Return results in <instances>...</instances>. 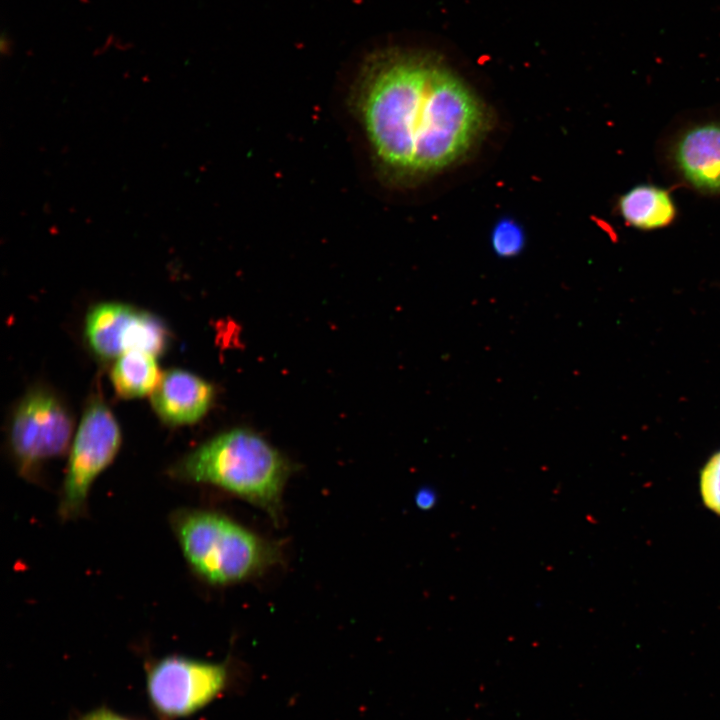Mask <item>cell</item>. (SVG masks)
<instances>
[{"label": "cell", "instance_id": "6da1fadb", "mask_svg": "<svg viewBox=\"0 0 720 720\" xmlns=\"http://www.w3.org/2000/svg\"><path fill=\"white\" fill-rule=\"evenodd\" d=\"M353 111L377 171L415 182L464 159L484 136L488 111L453 72L424 57L375 53L352 91Z\"/></svg>", "mask_w": 720, "mask_h": 720}, {"label": "cell", "instance_id": "7a4b0ae2", "mask_svg": "<svg viewBox=\"0 0 720 720\" xmlns=\"http://www.w3.org/2000/svg\"><path fill=\"white\" fill-rule=\"evenodd\" d=\"M173 472L184 480L219 487L262 509L276 522L291 465L256 432L234 428L201 444Z\"/></svg>", "mask_w": 720, "mask_h": 720}, {"label": "cell", "instance_id": "3957f363", "mask_svg": "<svg viewBox=\"0 0 720 720\" xmlns=\"http://www.w3.org/2000/svg\"><path fill=\"white\" fill-rule=\"evenodd\" d=\"M171 525L191 568L213 585L257 576L281 557L278 544L218 512L182 509Z\"/></svg>", "mask_w": 720, "mask_h": 720}, {"label": "cell", "instance_id": "277c9868", "mask_svg": "<svg viewBox=\"0 0 720 720\" xmlns=\"http://www.w3.org/2000/svg\"><path fill=\"white\" fill-rule=\"evenodd\" d=\"M656 160L673 184L720 198V106L675 116L657 140Z\"/></svg>", "mask_w": 720, "mask_h": 720}, {"label": "cell", "instance_id": "5b68a950", "mask_svg": "<svg viewBox=\"0 0 720 720\" xmlns=\"http://www.w3.org/2000/svg\"><path fill=\"white\" fill-rule=\"evenodd\" d=\"M120 445L121 430L115 416L102 400H91L71 446L59 503L63 519L80 515L93 482L113 461Z\"/></svg>", "mask_w": 720, "mask_h": 720}, {"label": "cell", "instance_id": "8992f818", "mask_svg": "<svg viewBox=\"0 0 720 720\" xmlns=\"http://www.w3.org/2000/svg\"><path fill=\"white\" fill-rule=\"evenodd\" d=\"M73 431L68 408L45 388L29 391L18 403L10 422L9 443L25 474L67 449Z\"/></svg>", "mask_w": 720, "mask_h": 720}, {"label": "cell", "instance_id": "52a82bcc", "mask_svg": "<svg viewBox=\"0 0 720 720\" xmlns=\"http://www.w3.org/2000/svg\"><path fill=\"white\" fill-rule=\"evenodd\" d=\"M223 664L183 656H167L147 670L146 691L150 704L162 718L189 716L211 702L224 688Z\"/></svg>", "mask_w": 720, "mask_h": 720}, {"label": "cell", "instance_id": "ba28073f", "mask_svg": "<svg viewBox=\"0 0 720 720\" xmlns=\"http://www.w3.org/2000/svg\"><path fill=\"white\" fill-rule=\"evenodd\" d=\"M213 399L214 388L209 382L182 369L165 371L151 393L155 413L163 422L174 426L199 421Z\"/></svg>", "mask_w": 720, "mask_h": 720}, {"label": "cell", "instance_id": "9c48e42d", "mask_svg": "<svg viewBox=\"0 0 720 720\" xmlns=\"http://www.w3.org/2000/svg\"><path fill=\"white\" fill-rule=\"evenodd\" d=\"M615 210L627 226L643 232L668 228L679 215L671 191L652 183L635 185L619 195Z\"/></svg>", "mask_w": 720, "mask_h": 720}, {"label": "cell", "instance_id": "30bf717a", "mask_svg": "<svg viewBox=\"0 0 720 720\" xmlns=\"http://www.w3.org/2000/svg\"><path fill=\"white\" fill-rule=\"evenodd\" d=\"M135 308L116 302L100 303L90 309L85 321L89 347L100 358L109 360L124 353L123 336Z\"/></svg>", "mask_w": 720, "mask_h": 720}, {"label": "cell", "instance_id": "8fae6325", "mask_svg": "<svg viewBox=\"0 0 720 720\" xmlns=\"http://www.w3.org/2000/svg\"><path fill=\"white\" fill-rule=\"evenodd\" d=\"M160 378L155 356L139 351H128L120 355L111 372L116 393L125 399L152 393Z\"/></svg>", "mask_w": 720, "mask_h": 720}, {"label": "cell", "instance_id": "7c38bea8", "mask_svg": "<svg viewBox=\"0 0 720 720\" xmlns=\"http://www.w3.org/2000/svg\"><path fill=\"white\" fill-rule=\"evenodd\" d=\"M169 333L167 327L156 315L135 310L131 317L124 336L123 351H139L155 357L161 355L167 348Z\"/></svg>", "mask_w": 720, "mask_h": 720}, {"label": "cell", "instance_id": "4fadbf2b", "mask_svg": "<svg viewBox=\"0 0 720 720\" xmlns=\"http://www.w3.org/2000/svg\"><path fill=\"white\" fill-rule=\"evenodd\" d=\"M699 485L705 506L720 516V450L704 464Z\"/></svg>", "mask_w": 720, "mask_h": 720}, {"label": "cell", "instance_id": "5bb4252c", "mask_svg": "<svg viewBox=\"0 0 720 720\" xmlns=\"http://www.w3.org/2000/svg\"><path fill=\"white\" fill-rule=\"evenodd\" d=\"M524 244V236L520 227L512 221L498 223L492 234V246L501 257L517 255Z\"/></svg>", "mask_w": 720, "mask_h": 720}, {"label": "cell", "instance_id": "9a60e30c", "mask_svg": "<svg viewBox=\"0 0 720 720\" xmlns=\"http://www.w3.org/2000/svg\"><path fill=\"white\" fill-rule=\"evenodd\" d=\"M75 720H129V719L123 717L122 715H120L106 707H101V708L92 710L90 712H87V713L79 716Z\"/></svg>", "mask_w": 720, "mask_h": 720}, {"label": "cell", "instance_id": "2e32d148", "mask_svg": "<svg viewBox=\"0 0 720 720\" xmlns=\"http://www.w3.org/2000/svg\"><path fill=\"white\" fill-rule=\"evenodd\" d=\"M437 502V493L430 487L421 488L415 496L416 505L422 510H429Z\"/></svg>", "mask_w": 720, "mask_h": 720}]
</instances>
